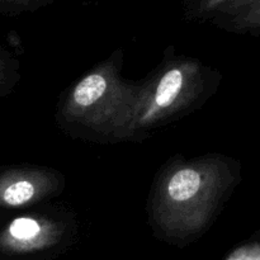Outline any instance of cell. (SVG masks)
<instances>
[{
    "label": "cell",
    "mask_w": 260,
    "mask_h": 260,
    "mask_svg": "<svg viewBox=\"0 0 260 260\" xmlns=\"http://www.w3.org/2000/svg\"><path fill=\"white\" fill-rule=\"evenodd\" d=\"M201 187V177L192 169H183L175 173L168 184V193L172 200L184 202L198 193Z\"/></svg>",
    "instance_id": "cell-1"
},
{
    "label": "cell",
    "mask_w": 260,
    "mask_h": 260,
    "mask_svg": "<svg viewBox=\"0 0 260 260\" xmlns=\"http://www.w3.org/2000/svg\"><path fill=\"white\" fill-rule=\"evenodd\" d=\"M107 83L98 74L86 76L74 91V101L81 107H89L95 103L106 93Z\"/></svg>",
    "instance_id": "cell-2"
},
{
    "label": "cell",
    "mask_w": 260,
    "mask_h": 260,
    "mask_svg": "<svg viewBox=\"0 0 260 260\" xmlns=\"http://www.w3.org/2000/svg\"><path fill=\"white\" fill-rule=\"evenodd\" d=\"M183 75L180 70H170L162 76L156 93V104L161 108L169 107L179 94L182 88Z\"/></svg>",
    "instance_id": "cell-3"
},
{
    "label": "cell",
    "mask_w": 260,
    "mask_h": 260,
    "mask_svg": "<svg viewBox=\"0 0 260 260\" xmlns=\"http://www.w3.org/2000/svg\"><path fill=\"white\" fill-rule=\"evenodd\" d=\"M35 196V187L27 180H19L8 185L3 192V201L9 206H18L28 202Z\"/></svg>",
    "instance_id": "cell-4"
},
{
    "label": "cell",
    "mask_w": 260,
    "mask_h": 260,
    "mask_svg": "<svg viewBox=\"0 0 260 260\" xmlns=\"http://www.w3.org/2000/svg\"><path fill=\"white\" fill-rule=\"evenodd\" d=\"M41 229L37 221L20 217L13 221L9 226V234L15 240H30L40 234Z\"/></svg>",
    "instance_id": "cell-5"
},
{
    "label": "cell",
    "mask_w": 260,
    "mask_h": 260,
    "mask_svg": "<svg viewBox=\"0 0 260 260\" xmlns=\"http://www.w3.org/2000/svg\"><path fill=\"white\" fill-rule=\"evenodd\" d=\"M42 0H0V4H32V3H40Z\"/></svg>",
    "instance_id": "cell-6"
},
{
    "label": "cell",
    "mask_w": 260,
    "mask_h": 260,
    "mask_svg": "<svg viewBox=\"0 0 260 260\" xmlns=\"http://www.w3.org/2000/svg\"><path fill=\"white\" fill-rule=\"evenodd\" d=\"M249 260H259L258 258H253V259H249Z\"/></svg>",
    "instance_id": "cell-7"
}]
</instances>
